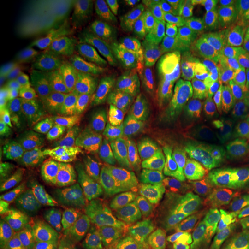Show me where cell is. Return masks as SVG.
Masks as SVG:
<instances>
[{"instance_id": "obj_1", "label": "cell", "mask_w": 249, "mask_h": 249, "mask_svg": "<svg viewBox=\"0 0 249 249\" xmlns=\"http://www.w3.org/2000/svg\"><path fill=\"white\" fill-rule=\"evenodd\" d=\"M186 1H85L59 18L40 79L54 93L116 86L170 50Z\"/></svg>"}, {"instance_id": "obj_17", "label": "cell", "mask_w": 249, "mask_h": 249, "mask_svg": "<svg viewBox=\"0 0 249 249\" xmlns=\"http://www.w3.org/2000/svg\"><path fill=\"white\" fill-rule=\"evenodd\" d=\"M40 200L44 202L46 207L53 214V220L79 217L73 193L67 186H65L58 180H55L43 193V195L40 196Z\"/></svg>"}, {"instance_id": "obj_8", "label": "cell", "mask_w": 249, "mask_h": 249, "mask_svg": "<svg viewBox=\"0 0 249 249\" xmlns=\"http://www.w3.org/2000/svg\"><path fill=\"white\" fill-rule=\"evenodd\" d=\"M176 156L193 178L236 189L249 187V165L214 151L192 135L172 144Z\"/></svg>"}, {"instance_id": "obj_27", "label": "cell", "mask_w": 249, "mask_h": 249, "mask_svg": "<svg viewBox=\"0 0 249 249\" xmlns=\"http://www.w3.org/2000/svg\"><path fill=\"white\" fill-rule=\"evenodd\" d=\"M15 200L18 198L14 191H2L1 189V219L8 216V210L11 209Z\"/></svg>"}, {"instance_id": "obj_29", "label": "cell", "mask_w": 249, "mask_h": 249, "mask_svg": "<svg viewBox=\"0 0 249 249\" xmlns=\"http://www.w3.org/2000/svg\"><path fill=\"white\" fill-rule=\"evenodd\" d=\"M59 249V248H58ZM81 249H96L95 247H93V246H89V247H86V248H81ZM97 249H99V248H97Z\"/></svg>"}, {"instance_id": "obj_3", "label": "cell", "mask_w": 249, "mask_h": 249, "mask_svg": "<svg viewBox=\"0 0 249 249\" xmlns=\"http://www.w3.org/2000/svg\"><path fill=\"white\" fill-rule=\"evenodd\" d=\"M161 151L118 123L98 135L81 155L79 173L120 181L147 173Z\"/></svg>"}, {"instance_id": "obj_18", "label": "cell", "mask_w": 249, "mask_h": 249, "mask_svg": "<svg viewBox=\"0 0 249 249\" xmlns=\"http://www.w3.org/2000/svg\"><path fill=\"white\" fill-rule=\"evenodd\" d=\"M222 73L233 85L249 95V51L239 50L227 59Z\"/></svg>"}, {"instance_id": "obj_7", "label": "cell", "mask_w": 249, "mask_h": 249, "mask_svg": "<svg viewBox=\"0 0 249 249\" xmlns=\"http://www.w3.org/2000/svg\"><path fill=\"white\" fill-rule=\"evenodd\" d=\"M246 213L240 189L196 180L194 194L182 229L196 236L234 235Z\"/></svg>"}, {"instance_id": "obj_6", "label": "cell", "mask_w": 249, "mask_h": 249, "mask_svg": "<svg viewBox=\"0 0 249 249\" xmlns=\"http://www.w3.org/2000/svg\"><path fill=\"white\" fill-rule=\"evenodd\" d=\"M79 217L87 224L99 249H107L133 231L114 181L79 173L75 181Z\"/></svg>"}, {"instance_id": "obj_30", "label": "cell", "mask_w": 249, "mask_h": 249, "mask_svg": "<svg viewBox=\"0 0 249 249\" xmlns=\"http://www.w3.org/2000/svg\"><path fill=\"white\" fill-rule=\"evenodd\" d=\"M0 249H20L18 247H5V248H0Z\"/></svg>"}, {"instance_id": "obj_25", "label": "cell", "mask_w": 249, "mask_h": 249, "mask_svg": "<svg viewBox=\"0 0 249 249\" xmlns=\"http://www.w3.org/2000/svg\"><path fill=\"white\" fill-rule=\"evenodd\" d=\"M230 249H249V204L240 226L232 236Z\"/></svg>"}, {"instance_id": "obj_14", "label": "cell", "mask_w": 249, "mask_h": 249, "mask_svg": "<svg viewBox=\"0 0 249 249\" xmlns=\"http://www.w3.org/2000/svg\"><path fill=\"white\" fill-rule=\"evenodd\" d=\"M48 242L59 249H81L92 246L95 239L87 224L75 217L57 219L50 224Z\"/></svg>"}, {"instance_id": "obj_11", "label": "cell", "mask_w": 249, "mask_h": 249, "mask_svg": "<svg viewBox=\"0 0 249 249\" xmlns=\"http://www.w3.org/2000/svg\"><path fill=\"white\" fill-rule=\"evenodd\" d=\"M114 182L134 229L160 234L174 232L148 172Z\"/></svg>"}, {"instance_id": "obj_2", "label": "cell", "mask_w": 249, "mask_h": 249, "mask_svg": "<svg viewBox=\"0 0 249 249\" xmlns=\"http://www.w3.org/2000/svg\"><path fill=\"white\" fill-rule=\"evenodd\" d=\"M235 6L226 0L186 1L177 60L185 71L204 66L224 49L232 35Z\"/></svg>"}, {"instance_id": "obj_16", "label": "cell", "mask_w": 249, "mask_h": 249, "mask_svg": "<svg viewBox=\"0 0 249 249\" xmlns=\"http://www.w3.org/2000/svg\"><path fill=\"white\" fill-rule=\"evenodd\" d=\"M60 172V166L51 160H45L34 173L15 191L18 202L39 198L46 189L53 183L55 176Z\"/></svg>"}, {"instance_id": "obj_23", "label": "cell", "mask_w": 249, "mask_h": 249, "mask_svg": "<svg viewBox=\"0 0 249 249\" xmlns=\"http://www.w3.org/2000/svg\"><path fill=\"white\" fill-rule=\"evenodd\" d=\"M197 239L198 236L181 227L166 235L161 249H194Z\"/></svg>"}, {"instance_id": "obj_19", "label": "cell", "mask_w": 249, "mask_h": 249, "mask_svg": "<svg viewBox=\"0 0 249 249\" xmlns=\"http://www.w3.org/2000/svg\"><path fill=\"white\" fill-rule=\"evenodd\" d=\"M11 216L17 218L23 225L31 223H42L50 225L53 222V214L46 204L39 198H33L23 202H18V205Z\"/></svg>"}, {"instance_id": "obj_24", "label": "cell", "mask_w": 249, "mask_h": 249, "mask_svg": "<svg viewBox=\"0 0 249 249\" xmlns=\"http://www.w3.org/2000/svg\"><path fill=\"white\" fill-rule=\"evenodd\" d=\"M232 236L227 234L202 235L196 240L194 249H230Z\"/></svg>"}, {"instance_id": "obj_9", "label": "cell", "mask_w": 249, "mask_h": 249, "mask_svg": "<svg viewBox=\"0 0 249 249\" xmlns=\"http://www.w3.org/2000/svg\"><path fill=\"white\" fill-rule=\"evenodd\" d=\"M148 176L171 226L174 231L181 229L193 200L195 179L172 152H160Z\"/></svg>"}, {"instance_id": "obj_4", "label": "cell", "mask_w": 249, "mask_h": 249, "mask_svg": "<svg viewBox=\"0 0 249 249\" xmlns=\"http://www.w3.org/2000/svg\"><path fill=\"white\" fill-rule=\"evenodd\" d=\"M185 71L169 50L145 70L134 71L114 86L113 89L87 99L71 117H89L102 124H112L126 111L149 93L176 89L182 82Z\"/></svg>"}, {"instance_id": "obj_21", "label": "cell", "mask_w": 249, "mask_h": 249, "mask_svg": "<svg viewBox=\"0 0 249 249\" xmlns=\"http://www.w3.org/2000/svg\"><path fill=\"white\" fill-rule=\"evenodd\" d=\"M24 225L11 214L1 219L0 226V248L18 247L23 238ZM21 249V248H20Z\"/></svg>"}, {"instance_id": "obj_10", "label": "cell", "mask_w": 249, "mask_h": 249, "mask_svg": "<svg viewBox=\"0 0 249 249\" xmlns=\"http://www.w3.org/2000/svg\"><path fill=\"white\" fill-rule=\"evenodd\" d=\"M188 128L213 150L249 165V138L240 123L226 112L196 104Z\"/></svg>"}, {"instance_id": "obj_22", "label": "cell", "mask_w": 249, "mask_h": 249, "mask_svg": "<svg viewBox=\"0 0 249 249\" xmlns=\"http://www.w3.org/2000/svg\"><path fill=\"white\" fill-rule=\"evenodd\" d=\"M49 225L42 223H31L24 225L21 249H33L48 242Z\"/></svg>"}, {"instance_id": "obj_13", "label": "cell", "mask_w": 249, "mask_h": 249, "mask_svg": "<svg viewBox=\"0 0 249 249\" xmlns=\"http://www.w3.org/2000/svg\"><path fill=\"white\" fill-rule=\"evenodd\" d=\"M197 105L226 112L249 132V95L224 75L222 71L208 74L195 87Z\"/></svg>"}, {"instance_id": "obj_28", "label": "cell", "mask_w": 249, "mask_h": 249, "mask_svg": "<svg viewBox=\"0 0 249 249\" xmlns=\"http://www.w3.org/2000/svg\"><path fill=\"white\" fill-rule=\"evenodd\" d=\"M33 249H58V247H55V246L51 245L50 242H45V244L40 245V246H38V247L33 248Z\"/></svg>"}, {"instance_id": "obj_5", "label": "cell", "mask_w": 249, "mask_h": 249, "mask_svg": "<svg viewBox=\"0 0 249 249\" xmlns=\"http://www.w3.org/2000/svg\"><path fill=\"white\" fill-rule=\"evenodd\" d=\"M195 105L188 95L178 90H160L133 104L117 123L154 144H174L186 136Z\"/></svg>"}, {"instance_id": "obj_26", "label": "cell", "mask_w": 249, "mask_h": 249, "mask_svg": "<svg viewBox=\"0 0 249 249\" xmlns=\"http://www.w3.org/2000/svg\"><path fill=\"white\" fill-rule=\"evenodd\" d=\"M235 18L241 36L249 44V0H241L235 5Z\"/></svg>"}, {"instance_id": "obj_15", "label": "cell", "mask_w": 249, "mask_h": 249, "mask_svg": "<svg viewBox=\"0 0 249 249\" xmlns=\"http://www.w3.org/2000/svg\"><path fill=\"white\" fill-rule=\"evenodd\" d=\"M45 160H48L42 155L30 154L21 156L5 164L0 173V188L2 191L15 192Z\"/></svg>"}, {"instance_id": "obj_20", "label": "cell", "mask_w": 249, "mask_h": 249, "mask_svg": "<svg viewBox=\"0 0 249 249\" xmlns=\"http://www.w3.org/2000/svg\"><path fill=\"white\" fill-rule=\"evenodd\" d=\"M167 234L133 230L107 249H161Z\"/></svg>"}, {"instance_id": "obj_12", "label": "cell", "mask_w": 249, "mask_h": 249, "mask_svg": "<svg viewBox=\"0 0 249 249\" xmlns=\"http://www.w3.org/2000/svg\"><path fill=\"white\" fill-rule=\"evenodd\" d=\"M99 130L79 118L67 119L50 127L38 141L39 155L48 160L75 156L85 152Z\"/></svg>"}]
</instances>
